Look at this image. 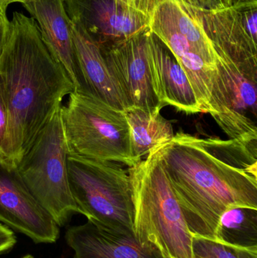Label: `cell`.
<instances>
[{
  "mask_svg": "<svg viewBox=\"0 0 257 258\" xmlns=\"http://www.w3.org/2000/svg\"><path fill=\"white\" fill-rule=\"evenodd\" d=\"M160 151L193 236L214 240L226 209H257V144L180 132Z\"/></svg>",
  "mask_w": 257,
  "mask_h": 258,
  "instance_id": "1",
  "label": "cell"
},
{
  "mask_svg": "<svg viewBox=\"0 0 257 258\" xmlns=\"http://www.w3.org/2000/svg\"><path fill=\"white\" fill-rule=\"evenodd\" d=\"M0 76L9 107V163L16 166L75 87L44 44L36 21L17 12L9 21Z\"/></svg>",
  "mask_w": 257,
  "mask_h": 258,
  "instance_id": "2",
  "label": "cell"
},
{
  "mask_svg": "<svg viewBox=\"0 0 257 258\" xmlns=\"http://www.w3.org/2000/svg\"><path fill=\"white\" fill-rule=\"evenodd\" d=\"M160 145L128 168L134 233L155 246L164 258H193V235L163 166Z\"/></svg>",
  "mask_w": 257,
  "mask_h": 258,
  "instance_id": "3",
  "label": "cell"
},
{
  "mask_svg": "<svg viewBox=\"0 0 257 258\" xmlns=\"http://www.w3.org/2000/svg\"><path fill=\"white\" fill-rule=\"evenodd\" d=\"M71 194L81 215L109 230L134 233V208L128 169L116 162L67 158Z\"/></svg>",
  "mask_w": 257,
  "mask_h": 258,
  "instance_id": "4",
  "label": "cell"
},
{
  "mask_svg": "<svg viewBox=\"0 0 257 258\" xmlns=\"http://www.w3.org/2000/svg\"><path fill=\"white\" fill-rule=\"evenodd\" d=\"M60 117L68 153L102 162L135 165L124 112L87 94L73 92Z\"/></svg>",
  "mask_w": 257,
  "mask_h": 258,
  "instance_id": "5",
  "label": "cell"
},
{
  "mask_svg": "<svg viewBox=\"0 0 257 258\" xmlns=\"http://www.w3.org/2000/svg\"><path fill=\"white\" fill-rule=\"evenodd\" d=\"M60 108L38 134L16 167L30 194L61 227L81 212L69 187V153Z\"/></svg>",
  "mask_w": 257,
  "mask_h": 258,
  "instance_id": "6",
  "label": "cell"
},
{
  "mask_svg": "<svg viewBox=\"0 0 257 258\" xmlns=\"http://www.w3.org/2000/svg\"><path fill=\"white\" fill-rule=\"evenodd\" d=\"M209 114L229 139L257 144V63L230 58L214 48Z\"/></svg>",
  "mask_w": 257,
  "mask_h": 258,
  "instance_id": "7",
  "label": "cell"
},
{
  "mask_svg": "<svg viewBox=\"0 0 257 258\" xmlns=\"http://www.w3.org/2000/svg\"><path fill=\"white\" fill-rule=\"evenodd\" d=\"M0 224L36 243H54L60 227L35 200L18 168L0 159Z\"/></svg>",
  "mask_w": 257,
  "mask_h": 258,
  "instance_id": "8",
  "label": "cell"
},
{
  "mask_svg": "<svg viewBox=\"0 0 257 258\" xmlns=\"http://www.w3.org/2000/svg\"><path fill=\"white\" fill-rule=\"evenodd\" d=\"M144 33L100 46L125 109L161 107L152 89Z\"/></svg>",
  "mask_w": 257,
  "mask_h": 258,
  "instance_id": "9",
  "label": "cell"
},
{
  "mask_svg": "<svg viewBox=\"0 0 257 258\" xmlns=\"http://www.w3.org/2000/svg\"><path fill=\"white\" fill-rule=\"evenodd\" d=\"M71 21L100 45L126 40L149 30L147 14L119 0H63Z\"/></svg>",
  "mask_w": 257,
  "mask_h": 258,
  "instance_id": "10",
  "label": "cell"
},
{
  "mask_svg": "<svg viewBox=\"0 0 257 258\" xmlns=\"http://www.w3.org/2000/svg\"><path fill=\"white\" fill-rule=\"evenodd\" d=\"M22 5L36 21L44 44L66 71L73 83L75 92L85 93L71 32L70 19L63 0H27Z\"/></svg>",
  "mask_w": 257,
  "mask_h": 258,
  "instance_id": "11",
  "label": "cell"
},
{
  "mask_svg": "<svg viewBox=\"0 0 257 258\" xmlns=\"http://www.w3.org/2000/svg\"><path fill=\"white\" fill-rule=\"evenodd\" d=\"M65 239L74 251L73 258H164L135 233L109 230L89 221L69 227Z\"/></svg>",
  "mask_w": 257,
  "mask_h": 258,
  "instance_id": "12",
  "label": "cell"
},
{
  "mask_svg": "<svg viewBox=\"0 0 257 258\" xmlns=\"http://www.w3.org/2000/svg\"><path fill=\"white\" fill-rule=\"evenodd\" d=\"M146 51L152 89L159 104L172 106L186 114L202 113L184 70L168 48L149 30Z\"/></svg>",
  "mask_w": 257,
  "mask_h": 258,
  "instance_id": "13",
  "label": "cell"
},
{
  "mask_svg": "<svg viewBox=\"0 0 257 258\" xmlns=\"http://www.w3.org/2000/svg\"><path fill=\"white\" fill-rule=\"evenodd\" d=\"M149 27V31L168 48L184 70L202 113H209L214 68L194 51L155 3L151 10Z\"/></svg>",
  "mask_w": 257,
  "mask_h": 258,
  "instance_id": "14",
  "label": "cell"
},
{
  "mask_svg": "<svg viewBox=\"0 0 257 258\" xmlns=\"http://www.w3.org/2000/svg\"><path fill=\"white\" fill-rule=\"evenodd\" d=\"M71 32L84 80L85 93L123 111V101L116 89L100 45L78 23L71 21Z\"/></svg>",
  "mask_w": 257,
  "mask_h": 258,
  "instance_id": "15",
  "label": "cell"
},
{
  "mask_svg": "<svg viewBox=\"0 0 257 258\" xmlns=\"http://www.w3.org/2000/svg\"><path fill=\"white\" fill-rule=\"evenodd\" d=\"M161 109L128 107L123 110L129 128L131 156L135 164L155 147L175 136L172 122L161 114Z\"/></svg>",
  "mask_w": 257,
  "mask_h": 258,
  "instance_id": "16",
  "label": "cell"
},
{
  "mask_svg": "<svg viewBox=\"0 0 257 258\" xmlns=\"http://www.w3.org/2000/svg\"><path fill=\"white\" fill-rule=\"evenodd\" d=\"M155 3L205 63L215 68V51L205 31L199 7L190 0H155Z\"/></svg>",
  "mask_w": 257,
  "mask_h": 258,
  "instance_id": "17",
  "label": "cell"
},
{
  "mask_svg": "<svg viewBox=\"0 0 257 258\" xmlns=\"http://www.w3.org/2000/svg\"><path fill=\"white\" fill-rule=\"evenodd\" d=\"M214 240L257 249V209L235 206L226 209L219 219Z\"/></svg>",
  "mask_w": 257,
  "mask_h": 258,
  "instance_id": "18",
  "label": "cell"
},
{
  "mask_svg": "<svg viewBox=\"0 0 257 258\" xmlns=\"http://www.w3.org/2000/svg\"><path fill=\"white\" fill-rule=\"evenodd\" d=\"M193 258H257V249H248L193 236Z\"/></svg>",
  "mask_w": 257,
  "mask_h": 258,
  "instance_id": "19",
  "label": "cell"
},
{
  "mask_svg": "<svg viewBox=\"0 0 257 258\" xmlns=\"http://www.w3.org/2000/svg\"><path fill=\"white\" fill-rule=\"evenodd\" d=\"M9 107L0 76V158L7 163H9Z\"/></svg>",
  "mask_w": 257,
  "mask_h": 258,
  "instance_id": "20",
  "label": "cell"
},
{
  "mask_svg": "<svg viewBox=\"0 0 257 258\" xmlns=\"http://www.w3.org/2000/svg\"><path fill=\"white\" fill-rule=\"evenodd\" d=\"M241 26L246 34L257 45V1L248 2L235 6Z\"/></svg>",
  "mask_w": 257,
  "mask_h": 258,
  "instance_id": "21",
  "label": "cell"
},
{
  "mask_svg": "<svg viewBox=\"0 0 257 258\" xmlns=\"http://www.w3.org/2000/svg\"><path fill=\"white\" fill-rule=\"evenodd\" d=\"M17 242L16 236L11 229L0 224V254L11 251Z\"/></svg>",
  "mask_w": 257,
  "mask_h": 258,
  "instance_id": "22",
  "label": "cell"
},
{
  "mask_svg": "<svg viewBox=\"0 0 257 258\" xmlns=\"http://www.w3.org/2000/svg\"><path fill=\"white\" fill-rule=\"evenodd\" d=\"M133 9L141 11L150 16L155 0H119Z\"/></svg>",
  "mask_w": 257,
  "mask_h": 258,
  "instance_id": "23",
  "label": "cell"
},
{
  "mask_svg": "<svg viewBox=\"0 0 257 258\" xmlns=\"http://www.w3.org/2000/svg\"><path fill=\"white\" fill-rule=\"evenodd\" d=\"M9 20L7 16H0V57L7 42L9 30Z\"/></svg>",
  "mask_w": 257,
  "mask_h": 258,
  "instance_id": "24",
  "label": "cell"
},
{
  "mask_svg": "<svg viewBox=\"0 0 257 258\" xmlns=\"http://www.w3.org/2000/svg\"><path fill=\"white\" fill-rule=\"evenodd\" d=\"M195 6L206 9H217L224 7L222 0H190Z\"/></svg>",
  "mask_w": 257,
  "mask_h": 258,
  "instance_id": "25",
  "label": "cell"
},
{
  "mask_svg": "<svg viewBox=\"0 0 257 258\" xmlns=\"http://www.w3.org/2000/svg\"><path fill=\"white\" fill-rule=\"evenodd\" d=\"M27 1V0H0V7L3 10H7L8 6L13 3H24V2Z\"/></svg>",
  "mask_w": 257,
  "mask_h": 258,
  "instance_id": "26",
  "label": "cell"
},
{
  "mask_svg": "<svg viewBox=\"0 0 257 258\" xmlns=\"http://www.w3.org/2000/svg\"><path fill=\"white\" fill-rule=\"evenodd\" d=\"M0 16H7L6 15V11L3 10L1 7H0Z\"/></svg>",
  "mask_w": 257,
  "mask_h": 258,
  "instance_id": "27",
  "label": "cell"
},
{
  "mask_svg": "<svg viewBox=\"0 0 257 258\" xmlns=\"http://www.w3.org/2000/svg\"><path fill=\"white\" fill-rule=\"evenodd\" d=\"M21 258H33V257L32 255H30V254H27V255L24 256V257Z\"/></svg>",
  "mask_w": 257,
  "mask_h": 258,
  "instance_id": "28",
  "label": "cell"
},
{
  "mask_svg": "<svg viewBox=\"0 0 257 258\" xmlns=\"http://www.w3.org/2000/svg\"><path fill=\"white\" fill-rule=\"evenodd\" d=\"M0 159H1V158H0ZM1 160H2V159H1Z\"/></svg>",
  "mask_w": 257,
  "mask_h": 258,
  "instance_id": "29",
  "label": "cell"
}]
</instances>
